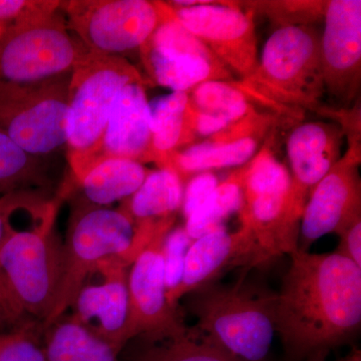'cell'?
Listing matches in <instances>:
<instances>
[{
    "label": "cell",
    "mask_w": 361,
    "mask_h": 361,
    "mask_svg": "<svg viewBox=\"0 0 361 361\" xmlns=\"http://www.w3.org/2000/svg\"><path fill=\"white\" fill-rule=\"evenodd\" d=\"M281 289L273 295L275 332L288 361L326 358L361 324V268L341 254L290 255Z\"/></svg>",
    "instance_id": "6da1fadb"
},
{
    "label": "cell",
    "mask_w": 361,
    "mask_h": 361,
    "mask_svg": "<svg viewBox=\"0 0 361 361\" xmlns=\"http://www.w3.org/2000/svg\"><path fill=\"white\" fill-rule=\"evenodd\" d=\"M320 39L313 25L276 28L257 68L235 85L261 110L293 125L302 122L305 111L317 114L325 106Z\"/></svg>",
    "instance_id": "7a4b0ae2"
},
{
    "label": "cell",
    "mask_w": 361,
    "mask_h": 361,
    "mask_svg": "<svg viewBox=\"0 0 361 361\" xmlns=\"http://www.w3.org/2000/svg\"><path fill=\"white\" fill-rule=\"evenodd\" d=\"M135 82L146 80L129 61L89 49L71 71L66 154L75 184L101 163L104 132L116 97L123 87Z\"/></svg>",
    "instance_id": "3957f363"
},
{
    "label": "cell",
    "mask_w": 361,
    "mask_h": 361,
    "mask_svg": "<svg viewBox=\"0 0 361 361\" xmlns=\"http://www.w3.org/2000/svg\"><path fill=\"white\" fill-rule=\"evenodd\" d=\"M61 200L28 227L18 229L11 223L0 246V271L23 322L44 324L56 303L63 260V242L56 232Z\"/></svg>",
    "instance_id": "277c9868"
},
{
    "label": "cell",
    "mask_w": 361,
    "mask_h": 361,
    "mask_svg": "<svg viewBox=\"0 0 361 361\" xmlns=\"http://www.w3.org/2000/svg\"><path fill=\"white\" fill-rule=\"evenodd\" d=\"M270 139L245 165L238 212L241 226L250 230L267 263L298 250L301 218L310 197L294 185Z\"/></svg>",
    "instance_id": "5b68a950"
},
{
    "label": "cell",
    "mask_w": 361,
    "mask_h": 361,
    "mask_svg": "<svg viewBox=\"0 0 361 361\" xmlns=\"http://www.w3.org/2000/svg\"><path fill=\"white\" fill-rule=\"evenodd\" d=\"M188 295L197 334L237 360H267L275 334L273 295L255 294L242 283L211 284Z\"/></svg>",
    "instance_id": "8992f818"
},
{
    "label": "cell",
    "mask_w": 361,
    "mask_h": 361,
    "mask_svg": "<svg viewBox=\"0 0 361 361\" xmlns=\"http://www.w3.org/2000/svg\"><path fill=\"white\" fill-rule=\"evenodd\" d=\"M135 237L134 221L123 204L104 208L71 200L58 294L44 329L68 312L85 277L101 261L122 257L134 262Z\"/></svg>",
    "instance_id": "52a82bcc"
},
{
    "label": "cell",
    "mask_w": 361,
    "mask_h": 361,
    "mask_svg": "<svg viewBox=\"0 0 361 361\" xmlns=\"http://www.w3.org/2000/svg\"><path fill=\"white\" fill-rule=\"evenodd\" d=\"M68 30L89 51L121 56L146 44L173 13L166 1L71 0L63 1Z\"/></svg>",
    "instance_id": "ba28073f"
},
{
    "label": "cell",
    "mask_w": 361,
    "mask_h": 361,
    "mask_svg": "<svg viewBox=\"0 0 361 361\" xmlns=\"http://www.w3.org/2000/svg\"><path fill=\"white\" fill-rule=\"evenodd\" d=\"M71 73L35 85L0 82V129L30 155L51 160L66 152Z\"/></svg>",
    "instance_id": "9c48e42d"
},
{
    "label": "cell",
    "mask_w": 361,
    "mask_h": 361,
    "mask_svg": "<svg viewBox=\"0 0 361 361\" xmlns=\"http://www.w3.org/2000/svg\"><path fill=\"white\" fill-rule=\"evenodd\" d=\"M87 49L68 30L61 9L0 33V82L35 85L68 75Z\"/></svg>",
    "instance_id": "30bf717a"
},
{
    "label": "cell",
    "mask_w": 361,
    "mask_h": 361,
    "mask_svg": "<svg viewBox=\"0 0 361 361\" xmlns=\"http://www.w3.org/2000/svg\"><path fill=\"white\" fill-rule=\"evenodd\" d=\"M192 35L238 80H245L258 66L254 13L242 1L176 0L166 1Z\"/></svg>",
    "instance_id": "8fae6325"
},
{
    "label": "cell",
    "mask_w": 361,
    "mask_h": 361,
    "mask_svg": "<svg viewBox=\"0 0 361 361\" xmlns=\"http://www.w3.org/2000/svg\"><path fill=\"white\" fill-rule=\"evenodd\" d=\"M139 52L149 78L172 92H189L209 80H236L175 13L157 28Z\"/></svg>",
    "instance_id": "7c38bea8"
},
{
    "label": "cell",
    "mask_w": 361,
    "mask_h": 361,
    "mask_svg": "<svg viewBox=\"0 0 361 361\" xmlns=\"http://www.w3.org/2000/svg\"><path fill=\"white\" fill-rule=\"evenodd\" d=\"M170 231L156 234L130 266L129 341L137 337L146 341H163L183 336L190 330L178 307L168 301L164 243Z\"/></svg>",
    "instance_id": "4fadbf2b"
},
{
    "label": "cell",
    "mask_w": 361,
    "mask_h": 361,
    "mask_svg": "<svg viewBox=\"0 0 361 361\" xmlns=\"http://www.w3.org/2000/svg\"><path fill=\"white\" fill-rule=\"evenodd\" d=\"M323 20L320 56L325 96L334 108H351L360 101V0H329Z\"/></svg>",
    "instance_id": "5bb4252c"
},
{
    "label": "cell",
    "mask_w": 361,
    "mask_h": 361,
    "mask_svg": "<svg viewBox=\"0 0 361 361\" xmlns=\"http://www.w3.org/2000/svg\"><path fill=\"white\" fill-rule=\"evenodd\" d=\"M130 263L122 257L101 261L82 282L68 314L90 332L123 351L128 343Z\"/></svg>",
    "instance_id": "9a60e30c"
},
{
    "label": "cell",
    "mask_w": 361,
    "mask_h": 361,
    "mask_svg": "<svg viewBox=\"0 0 361 361\" xmlns=\"http://www.w3.org/2000/svg\"><path fill=\"white\" fill-rule=\"evenodd\" d=\"M282 123L283 118L270 111H253L218 134L176 152L163 168L174 170L185 183L201 173L242 167L254 158Z\"/></svg>",
    "instance_id": "2e32d148"
},
{
    "label": "cell",
    "mask_w": 361,
    "mask_h": 361,
    "mask_svg": "<svg viewBox=\"0 0 361 361\" xmlns=\"http://www.w3.org/2000/svg\"><path fill=\"white\" fill-rule=\"evenodd\" d=\"M361 157L345 152L312 190L299 231L298 250L308 252L316 240L338 234L361 216Z\"/></svg>",
    "instance_id": "e0dca14e"
},
{
    "label": "cell",
    "mask_w": 361,
    "mask_h": 361,
    "mask_svg": "<svg viewBox=\"0 0 361 361\" xmlns=\"http://www.w3.org/2000/svg\"><path fill=\"white\" fill-rule=\"evenodd\" d=\"M267 264L250 230L238 231L219 228L194 240L188 249L182 276L177 286L167 293L171 305L178 307L183 297L203 288L234 268Z\"/></svg>",
    "instance_id": "ac0fdd59"
},
{
    "label": "cell",
    "mask_w": 361,
    "mask_h": 361,
    "mask_svg": "<svg viewBox=\"0 0 361 361\" xmlns=\"http://www.w3.org/2000/svg\"><path fill=\"white\" fill-rule=\"evenodd\" d=\"M147 82L123 87L116 97L104 135L102 161L127 159L141 163H157L152 142Z\"/></svg>",
    "instance_id": "d6986e66"
},
{
    "label": "cell",
    "mask_w": 361,
    "mask_h": 361,
    "mask_svg": "<svg viewBox=\"0 0 361 361\" xmlns=\"http://www.w3.org/2000/svg\"><path fill=\"white\" fill-rule=\"evenodd\" d=\"M184 189V183L174 170L159 168L149 173L130 199L122 202L134 221L135 255L159 232L173 229L176 215L182 209Z\"/></svg>",
    "instance_id": "ffe728a7"
},
{
    "label": "cell",
    "mask_w": 361,
    "mask_h": 361,
    "mask_svg": "<svg viewBox=\"0 0 361 361\" xmlns=\"http://www.w3.org/2000/svg\"><path fill=\"white\" fill-rule=\"evenodd\" d=\"M343 137L336 123L310 121L294 126L286 142L294 185L310 194L341 160Z\"/></svg>",
    "instance_id": "44dd1931"
},
{
    "label": "cell",
    "mask_w": 361,
    "mask_h": 361,
    "mask_svg": "<svg viewBox=\"0 0 361 361\" xmlns=\"http://www.w3.org/2000/svg\"><path fill=\"white\" fill-rule=\"evenodd\" d=\"M149 171L127 159H106L90 169L71 193V200L108 208L130 199L142 186ZM73 190V191H75Z\"/></svg>",
    "instance_id": "7402d4cb"
},
{
    "label": "cell",
    "mask_w": 361,
    "mask_h": 361,
    "mask_svg": "<svg viewBox=\"0 0 361 361\" xmlns=\"http://www.w3.org/2000/svg\"><path fill=\"white\" fill-rule=\"evenodd\" d=\"M152 142L159 168L171 155L197 142L189 92H173L149 102Z\"/></svg>",
    "instance_id": "603a6c76"
},
{
    "label": "cell",
    "mask_w": 361,
    "mask_h": 361,
    "mask_svg": "<svg viewBox=\"0 0 361 361\" xmlns=\"http://www.w3.org/2000/svg\"><path fill=\"white\" fill-rule=\"evenodd\" d=\"M42 343L44 361H120L122 353L68 314L45 327Z\"/></svg>",
    "instance_id": "cb8c5ba5"
},
{
    "label": "cell",
    "mask_w": 361,
    "mask_h": 361,
    "mask_svg": "<svg viewBox=\"0 0 361 361\" xmlns=\"http://www.w3.org/2000/svg\"><path fill=\"white\" fill-rule=\"evenodd\" d=\"M18 191L54 194L51 160L26 153L0 129V197Z\"/></svg>",
    "instance_id": "d4e9b609"
},
{
    "label": "cell",
    "mask_w": 361,
    "mask_h": 361,
    "mask_svg": "<svg viewBox=\"0 0 361 361\" xmlns=\"http://www.w3.org/2000/svg\"><path fill=\"white\" fill-rule=\"evenodd\" d=\"M244 170L245 165L237 169L225 180H220L206 200L186 218L184 228L192 241L224 227L223 223L232 214L239 212L242 205Z\"/></svg>",
    "instance_id": "484cf974"
},
{
    "label": "cell",
    "mask_w": 361,
    "mask_h": 361,
    "mask_svg": "<svg viewBox=\"0 0 361 361\" xmlns=\"http://www.w3.org/2000/svg\"><path fill=\"white\" fill-rule=\"evenodd\" d=\"M189 97L194 109L220 118L228 127L258 110L235 80H209L190 90Z\"/></svg>",
    "instance_id": "4316f807"
},
{
    "label": "cell",
    "mask_w": 361,
    "mask_h": 361,
    "mask_svg": "<svg viewBox=\"0 0 361 361\" xmlns=\"http://www.w3.org/2000/svg\"><path fill=\"white\" fill-rule=\"evenodd\" d=\"M130 361H239L196 330L158 341H147Z\"/></svg>",
    "instance_id": "83f0119b"
},
{
    "label": "cell",
    "mask_w": 361,
    "mask_h": 361,
    "mask_svg": "<svg viewBox=\"0 0 361 361\" xmlns=\"http://www.w3.org/2000/svg\"><path fill=\"white\" fill-rule=\"evenodd\" d=\"M54 196L56 195L47 192L18 191L0 197V246L16 214L25 209L42 205ZM25 323L14 308L0 271V331L6 334Z\"/></svg>",
    "instance_id": "f1b7e54d"
},
{
    "label": "cell",
    "mask_w": 361,
    "mask_h": 361,
    "mask_svg": "<svg viewBox=\"0 0 361 361\" xmlns=\"http://www.w3.org/2000/svg\"><path fill=\"white\" fill-rule=\"evenodd\" d=\"M327 1L319 0H270L242 1V7L252 13L264 14L277 28L313 25L324 18Z\"/></svg>",
    "instance_id": "f546056e"
},
{
    "label": "cell",
    "mask_w": 361,
    "mask_h": 361,
    "mask_svg": "<svg viewBox=\"0 0 361 361\" xmlns=\"http://www.w3.org/2000/svg\"><path fill=\"white\" fill-rule=\"evenodd\" d=\"M44 324L26 322L0 336V361H44Z\"/></svg>",
    "instance_id": "4dcf8cb0"
},
{
    "label": "cell",
    "mask_w": 361,
    "mask_h": 361,
    "mask_svg": "<svg viewBox=\"0 0 361 361\" xmlns=\"http://www.w3.org/2000/svg\"><path fill=\"white\" fill-rule=\"evenodd\" d=\"M58 0H0V33L30 25L63 9Z\"/></svg>",
    "instance_id": "1f68e13d"
},
{
    "label": "cell",
    "mask_w": 361,
    "mask_h": 361,
    "mask_svg": "<svg viewBox=\"0 0 361 361\" xmlns=\"http://www.w3.org/2000/svg\"><path fill=\"white\" fill-rule=\"evenodd\" d=\"M192 240L188 236L184 227L173 228L164 243V262H165L166 285L167 293L174 289L180 282L184 268L185 259Z\"/></svg>",
    "instance_id": "d6a6232c"
},
{
    "label": "cell",
    "mask_w": 361,
    "mask_h": 361,
    "mask_svg": "<svg viewBox=\"0 0 361 361\" xmlns=\"http://www.w3.org/2000/svg\"><path fill=\"white\" fill-rule=\"evenodd\" d=\"M317 114L324 118H332L341 128L343 137L348 139V148L346 152L361 157L360 101L348 109L334 108L325 104Z\"/></svg>",
    "instance_id": "836d02e7"
},
{
    "label": "cell",
    "mask_w": 361,
    "mask_h": 361,
    "mask_svg": "<svg viewBox=\"0 0 361 361\" xmlns=\"http://www.w3.org/2000/svg\"><path fill=\"white\" fill-rule=\"evenodd\" d=\"M219 183V179L213 172L201 173L188 180L182 206L185 218L189 217L206 200Z\"/></svg>",
    "instance_id": "e575fe53"
},
{
    "label": "cell",
    "mask_w": 361,
    "mask_h": 361,
    "mask_svg": "<svg viewBox=\"0 0 361 361\" xmlns=\"http://www.w3.org/2000/svg\"><path fill=\"white\" fill-rule=\"evenodd\" d=\"M337 235L341 237L337 253L361 268V216L349 223Z\"/></svg>",
    "instance_id": "d590c367"
},
{
    "label": "cell",
    "mask_w": 361,
    "mask_h": 361,
    "mask_svg": "<svg viewBox=\"0 0 361 361\" xmlns=\"http://www.w3.org/2000/svg\"><path fill=\"white\" fill-rule=\"evenodd\" d=\"M307 361H326L325 358H318V360H311ZM338 361H361V353L360 350H355L348 357L343 358Z\"/></svg>",
    "instance_id": "8d00e7d4"
},
{
    "label": "cell",
    "mask_w": 361,
    "mask_h": 361,
    "mask_svg": "<svg viewBox=\"0 0 361 361\" xmlns=\"http://www.w3.org/2000/svg\"><path fill=\"white\" fill-rule=\"evenodd\" d=\"M0 336H1V332H0Z\"/></svg>",
    "instance_id": "74e56055"
}]
</instances>
